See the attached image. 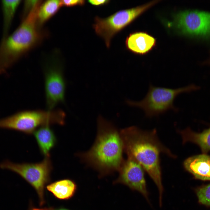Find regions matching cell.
Masks as SVG:
<instances>
[{"instance_id":"cell-1","label":"cell","mask_w":210,"mask_h":210,"mask_svg":"<svg viewBox=\"0 0 210 210\" xmlns=\"http://www.w3.org/2000/svg\"><path fill=\"white\" fill-rule=\"evenodd\" d=\"M120 134L128 158L137 162L148 173L158 187L159 202H162L164 189L160 155L164 153L174 158L176 156L160 141L155 129L145 131L132 126L122 130Z\"/></svg>"},{"instance_id":"cell-2","label":"cell","mask_w":210,"mask_h":210,"mask_svg":"<svg viewBox=\"0 0 210 210\" xmlns=\"http://www.w3.org/2000/svg\"><path fill=\"white\" fill-rule=\"evenodd\" d=\"M95 143L88 151L78 154L82 160L103 173L119 170L124 160L120 133L102 117L98 119Z\"/></svg>"},{"instance_id":"cell-3","label":"cell","mask_w":210,"mask_h":210,"mask_svg":"<svg viewBox=\"0 0 210 210\" xmlns=\"http://www.w3.org/2000/svg\"><path fill=\"white\" fill-rule=\"evenodd\" d=\"M39 5L29 12L13 33L3 38L0 45V69L7 70L41 40L42 34L37 18Z\"/></svg>"},{"instance_id":"cell-4","label":"cell","mask_w":210,"mask_h":210,"mask_svg":"<svg viewBox=\"0 0 210 210\" xmlns=\"http://www.w3.org/2000/svg\"><path fill=\"white\" fill-rule=\"evenodd\" d=\"M66 114L60 109L21 111L0 119V129L14 130L30 134L44 126L65 124Z\"/></svg>"},{"instance_id":"cell-5","label":"cell","mask_w":210,"mask_h":210,"mask_svg":"<svg viewBox=\"0 0 210 210\" xmlns=\"http://www.w3.org/2000/svg\"><path fill=\"white\" fill-rule=\"evenodd\" d=\"M199 87L191 84L175 89L156 87L150 84L144 98L138 101L127 100V103L131 106L142 110L147 117L158 116L172 110L177 111L174 105V101L179 94L196 90Z\"/></svg>"},{"instance_id":"cell-6","label":"cell","mask_w":210,"mask_h":210,"mask_svg":"<svg viewBox=\"0 0 210 210\" xmlns=\"http://www.w3.org/2000/svg\"><path fill=\"white\" fill-rule=\"evenodd\" d=\"M158 1H154L136 7L121 10L105 18L96 17L93 25L95 32L103 38L106 46L109 47L111 39L116 34Z\"/></svg>"},{"instance_id":"cell-7","label":"cell","mask_w":210,"mask_h":210,"mask_svg":"<svg viewBox=\"0 0 210 210\" xmlns=\"http://www.w3.org/2000/svg\"><path fill=\"white\" fill-rule=\"evenodd\" d=\"M52 166L50 157H47L36 163H17L6 160L0 163V169L13 172L31 184L37 191L42 204L44 185L49 179Z\"/></svg>"},{"instance_id":"cell-8","label":"cell","mask_w":210,"mask_h":210,"mask_svg":"<svg viewBox=\"0 0 210 210\" xmlns=\"http://www.w3.org/2000/svg\"><path fill=\"white\" fill-rule=\"evenodd\" d=\"M44 69L45 89L48 110H52L64 101L66 84L62 64L58 58H51Z\"/></svg>"},{"instance_id":"cell-9","label":"cell","mask_w":210,"mask_h":210,"mask_svg":"<svg viewBox=\"0 0 210 210\" xmlns=\"http://www.w3.org/2000/svg\"><path fill=\"white\" fill-rule=\"evenodd\" d=\"M170 24L182 34L210 36V12L197 10L180 12Z\"/></svg>"},{"instance_id":"cell-10","label":"cell","mask_w":210,"mask_h":210,"mask_svg":"<svg viewBox=\"0 0 210 210\" xmlns=\"http://www.w3.org/2000/svg\"><path fill=\"white\" fill-rule=\"evenodd\" d=\"M144 170L139 163L128 158L124 160L119 170V176L116 182L125 184L139 192L149 202Z\"/></svg>"},{"instance_id":"cell-11","label":"cell","mask_w":210,"mask_h":210,"mask_svg":"<svg viewBox=\"0 0 210 210\" xmlns=\"http://www.w3.org/2000/svg\"><path fill=\"white\" fill-rule=\"evenodd\" d=\"M183 165L195 178L210 180V156L203 154L190 157L185 160Z\"/></svg>"},{"instance_id":"cell-12","label":"cell","mask_w":210,"mask_h":210,"mask_svg":"<svg viewBox=\"0 0 210 210\" xmlns=\"http://www.w3.org/2000/svg\"><path fill=\"white\" fill-rule=\"evenodd\" d=\"M156 39L147 33L136 32L130 34L127 37L125 44L127 48L136 54H146L156 45Z\"/></svg>"},{"instance_id":"cell-13","label":"cell","mask_w":210,"mask_h":210,"mask_svg":"<svg viewBox=\"0 0 210 210\" xmlns=\"http://www.w3.org/2000/svg\"><path fill=\"white\" fill-rule=\"evenodd\" d=\"M40 151L45 157H50L51 150L55 146L57 139L50 126L41 127L33 133Z\"/></svg>"},{"instance_id":"cell-14","label":"cell","mask_w":210,"mask_h":210,"mask_svg":"<svg viewBox=\"0 0 210 210\" xmlns=\"http://www.w3.org/2000/svg\"><path fill=\"white\" fill-rule=\"evenodd\" d=\"M183 144L189 142L198 145L203 153L210 150V127L201 133L195 132L189 128L179 131Z\"/></svg>"},{"instance_id":"cell-15","label":"cell","mask_w":210,"mask_h":210,"mask_svg":"<svg viewBox=\"0 0 210 210\" xmlns=\"http://www.w3.org/2000/svg\"><path fill=\"white\" fill-rule=\"evenodd\" d=\"M76 188L74 183L69 179L59 181L47 187L49 191L60 199H68L71 197L75 192Z\"/></svg>"},{"instance_id":"cell-16","label":"cell","mask_w":210,"mask_h":210,"mask_svg":"<svg viewBox=\"0 0 210 210\" xmlns=\"http://www.w3.org/2000/svg\"><path fill=\"white\" fill-rule=\"evenodd\" d=\"M60 0H50L42 2L39 6L37 12V18L41 27L54 15L61 7Z\"/></svg>"},{"instance_id":"cell-17","label":"cell","mask_w":210,"mask_h":210,"mask_svg":"<svg viewBox=\"0 0 210 210\" xmlns=\"http://www.w3.org/2000/svg\"><path fill=\"white\" fill-rule=\"evenodd\" d=\"M21 1L3 0L1 4L3 15V37L8 36V32L16 10Z\"/></svg>"},{"instance_id":"cell-18","label":"cell","mask_w":210,"mask_h":210,"mask_svg":"<svg viewBox=\"0 0 210 210\" xmlns=\"http://www.w3.org/2000/svg\"><path fill=\"white\" fill-rule=\"evenodd\" d=\"M196 193L200 203L210 206V183L197 189Z\"/></svg>"},{"instance_id":"cell-19","label":"cell","mask_w":210,"mask_h":210,"mask_svg":"<svg viewBox=\"0 0 210 210\" xmlns=\"http://www.w3.org/2000/svg\"><path fill=\"white\" fill-rule=\"evenodd\" d=\"M42 1L41 0L25 1L24 3L22 14V17L23 19L35 6Z\"/></svg>"},{"instance_id":"cell-20","label":"cell","mask_w":210,"mask_h":210,"mask_svg":"<svg viewBox=\"0 0 210 210\" xmlns=\"http://www.w3.org/2000/svg\"><path fill=\"white\" fill-rule=\"evenodd\" d=\"M85 3V1L83 0H60L61 6L71 7L77 5H82Z\"/></svg>"},{"instance_id":"cell-21","label":"cell","mask_w":210,"mask_h":210,"mask_svg":"<svg viewBox=\"0 0 210 210\" xmlns=\"http://www.w3.org/2000/svg\"><path fill=\"white\" fill-rule=\"evenodd\" d=\"M109 0H88V2L92 5L94 6H99L108 3Z\"/></svg>"},{"instance_id":"cell-22","label":"cell","mask_w":210,"mask_h":210,"mask_svg":"<svg viewBox=\"0 0 210 210\" xmlns=\"http://www.w3.org/2000/svg\"><path fill=\"white\" fill-rule=\"evenodd\" d=\"M57 210H67L66 209H61Z\"/></svg>"}]
</instances>
